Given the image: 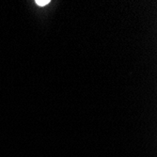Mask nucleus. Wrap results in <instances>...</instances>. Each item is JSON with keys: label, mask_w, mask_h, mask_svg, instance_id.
I'll return each instance as SVG.
<instances>
[{"label": "nucleus", "mask_w": 157, "mask_h": 157, "mask_svg": "<svg viewBox=\"0 0 157 157\" xmlns=\"http://www.w3.org/2000/svg\"><path fill=\"white\" fill-rule=\"evenodd\" d=\"M35 3H36L38 6L44 7V6H46L48 3H50V1H49V0H36Z\"/></svg>", "instance_id": "obj_1"}]
</instances>
